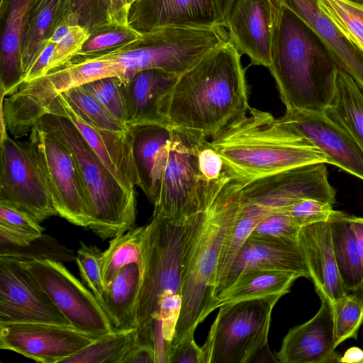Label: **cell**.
Wrapping results in <instances>:
<instances>
[{
	"label": "cell",
	"instance_id": "29",
	"mask_svg": "<svg viewBox=\"0 0 363 363\" xmlns=\"http://www.w3.org/2000/svg\"><path fill=\"white\" fill-rule=\"evenodd\" d=\"M326 112L353 137L363 152V91L339 68L334 97Z\"/></svg>",
	"mask_w": 363,
	"mask_h": 363
},
{
	"label": "cell",
	"instance_id": "57",
	"mask_svg": "<svg viewBox=\"0 0 363 363\" xmlns=\"http://www.w3.org/2000/svg\"><path fill=\"white\" fill-rule=\"evenodd\" d=\"M347 1L363 4V0H347Z\"/></svg>",
	"mask_w": 363,
	"mask_h": 363
},
{
	"label": "cell",
	"instance_id": "7",
	"mask_svg": "<svg viewBox=\"0 0 363 363\" xmlns=\"http://www.w3.org/2000/svg\"><path fill=\"white\" fill-rule=\"evenodd\" d=\"M202 136L172 128L167 164L153 213L181 220L203 212L231 180L227 177L209 182L203 177L198 164V144Z\"/></svg>",
	"mask_w": 363,
	"mask_h": 363
},
{
	"label": "cell",
	"instance_id": "21",
	"mask_svg": "<svg viewBox=\"0 0 363 363\" xmlns=\"http://www.w3.org/2000/svg\"><path fill=\"white\" fill-rule=\"evenodd\" d=\"M178 77L160 69H147L138 72L123 82L126 125H169L162 115V106Z\"/></svg>",
	"mask_w": 363,
	"mask_h": 363
},
{
	"label": "cell",
	"instance_id": "30",
	"mask_svg": "<svg viewBox=\"0 0 363 363\" xmlns=\"http://www.w3.org/2000/svg\"><path fill=\"white\" fill-rule=\"evenodd\" d=\"M60 0H36L28 16L22 40L24 77L56 28Z\"/></svg>",
	"mask_w": 363,
	"mask_h": 363
},
{
	"label": "cell",
	"instance_id": "16",
	"mask_svg": "<svg viewBox=\"0 0 363 363\" xmlns=\"http://www.w3.org/2000/svg\"><path fill=\"white\" fill-rule=\"evenodd\" d=\"M281 3L277 0H234L223 26L230 41L252 65L269 67L274 27Z\"/></svg>",
	"mask_w": 363,
	"mask_h": 363
},
{
	"label": "cell",
	"instance_id": "52",
	"mask_svg": "<svg viewBox=\"0 0 363 363\" xmlns=\"http://www.w3.org/2000/svg\"><path fill=\"white\" fill-rule=\"evenodd\" d=\"M352 221L363 265V218L352 216Z\"/></svg>",
	"mask_w": 363,
	"mask_h": 363
},
{
	"label": "cell",
	"instance_id": "53",
	"mask_svg": "<svg viewBox=\"0 0 363 363\" xmlns=\"http://www.w3.org/2000/svg\"><path fill=\"white\" fill-rule=\"evenodd\" d=\"M340 362L363 363V350L357 347L349 348L341 357Z\"/></svg>",
	"mask_w": 363,
	"mask_h": 363
},
{
	"label": "cell",
	"instance_id": "43",
	"mask_svg": "<svg viewBox=\"0 0 363 363\" xmlns=\"http://www.w3.org/2000/svg\"><path fill=\"white\" fill-rule=\"evenodd\" d=\"M282 211L291 216L302 227L328 220L334 210L333 204L329 202L306 199L287 207Z\"/></svg>",
	"mask_w": 363,
	"mask_h": 363
},
{
	"label": "cell",
	"instance_id": "35",
	"mask_svg": "<svg viewBox=\"0 0 363 363\" xmlns=\"http://www.w3.org/2000/svg\"><path fill=\"white\" fill-rule=\"evenodd\" d=\"M321 11L363 56V4L347 0H316Z\"/></svg>",
	"mask_w": 363,
	"mask_h": 363
},
{
	"label": "cell",
	"instance_id": "12",
	"mask_svg": "<svg viewBox=\"0 0 363 363\" xmlns=\"http://www.w3.org/2000/svg\"><path fill=\"white\" fill-rule=\"evenodd\" d=\"M306 199L334 204L335 190L328 181L325 162H316L256 179L241 185L240 201L268 213L282 211Z\"/></svg>",
	"mask_w": 363,
	"mask_h": 363
},
{
	"label": "cell",
	"instance_id": "49",
	"mask_svg": "<svg viewBox=\"0 0 363 363\" xmlns=\"http://www.w3.org/2000/svg\"><path fill=\"white\" fill-rule=\"evenodd\" d=\"M123 363H155V351L153 345L138 338L124 358Z\"/></svg>",
	"mask_w": 363,
	"mask_h": 363
},
{
	"label": "cell",
	"instance_id": "2",
	"mask_svg": "<svg viewBox=\"0 0 363 363\" xmlns=\"http://www.w3.org/2000/svg\"><path fill=\"white\" fill-rule=\"evenodd\" d=\"M211 143L230 179L242 184L300 166L330 164L281 118L250 106Z\"/></svg>",
	"mask_w": 363,
	"mask_h": 363
},
{
	"label": "cell",
	"instance_id": "45",
	"mask_svg": "<svg viewBox=\"0 0 363 363\" xmlns=\"http://www.w3.org/2000/svg\"><path fill=\"white\" fill-rule=\"evenodd\" d=\"M207 139L202 136L198 144V164L201 174L209 182H217L229 177L221 157Z\"/></svg>",
	"mask_w": 363,
	"mask_h": 363
},
{
	"label": "cell",
	"instance_id": "31",
	"mask_svg": "<svg viewBox=\"0 0 363 363\" xmlns=\"http://www.w3.org/2000/svg\"><path fill=\"white\" fill-rule=\"evenodd\" d=\"M268 214L258 206L239 201L238 211L224 239L220 255L216 274V296L240 248L257 223Z\"/></svg>",
	"mask_w": 363,
	"mask_h": 363
},
{
	"label": "cell",
	"instance_id": "48",
	"mask_svg": "<svg viewBox=\"0 0 363 363\" xmlns=\"http://www.w3.org/2000/svg\"><path fill=\"white\" fill-rule=\"evenodd\" d=\"M168 363H203V352L194 337L170 348Z\"/></svg>",
	"mask_w": 363,
	"mask_h": 363
},
{
	"label": "cell",
	"instance_id": "4",
	"mask_svg": "<svg viewBox=\"0 0 363 363\" xmlns=\"http://www.w3.org/2000/svg\"><path fill=\"white\" fill-rule=\"evenodd\" d=\"M241 183L230 180L198 227L189 247L181 286L182 308L170 348L194 337L197 326L213 312L216 274L224 239L239 206Z\"/></svg>",
	"mask_w": 363,
	"mask_h": 363
},
{
	"label": "cell",
	"instance_id": "32",
	"mask_svg": "<svg viewBox=\"0 0 363 363\" xmlns=\"http://www.w3.org/2000/svg\"><path fill=\"white\" fill-rule=\"evenodd\" d=\"M145 225L133 228L110 241L101 256V266L104 287L106 288L123 267L136 263L143 269V242Z\"/></svg>",
	"mask_w": 363,
	"mask_h": 363
},
{
	"label": "cell",
	"instance_id": "51",
	"mask_svg": "<svg viewBox=\"0 0 363 363\" xmlns=\"http://www.w3.org/2000/svg\"><path fill=\"white\" fill-rule=\"evenodd\" d=\"M107 6L110 22L128 24V17L130 6L129 0H107Z\"/></svg>",
	"mask_w": 363,
	"mask_h": 363
},
{
	"label": "cell",
	"instance_id": "58",
	"mask_svg": "<svg viewBox=\"0 0 363 363\" xmlns=\"http://www.w3.org/2000/svg\"><path fill=\"white\" fill-rule=\"evenodd\" d=\"M130 1V5L131 4L135 1V0H129Z\"/></svg>",
	"mask_w": 363,
	"mask_h": 363
},
{
	"label": "cell",
	"instance_id": "54",
	"mask_svg": "<svg viewBox=\"0 0 363 363\" xmlns=\"http://www.w3.org/2000/svg\"><path fill=\"white\" fill-rule=\"evenodd\" d=\"M279 362L277 357H274L268 345L259 350L257 354L254 356L251 362Z\"/></svg>",
	"mask_w": 363,
	"mask_h": 363
},
{
	"label": "cell",
	"instance_id": "8",
	"mask_svg": "<svg viewBox=\"0 0 363 363\" xmlns=\"http://www.w3.org/2000/svg\"><path fill=\"white\" fill-rule=\"evenodd\" d=\"M273 295L222 305L201 347L203 363H250L268 345Z\"/></svg>",
	"mask_w": 363,
	"mask_h": 363
},
{
	"label": "cell",
	"instance_id": "26",
	"mask_svg": "<svg viewBox=\"0 0 363 363\" xmlns=\"http://www.w3.org/2000/svg\"><path fill=\"white\" fill-rule=\"evenodd\" d=\"M328 222L335 262L345 294L363 299V265L352 216L334 210Z\"/></svg>",
	"mask_w": 363,
	"mask_h": 363
},
{
	"label": "cell",
	"instance_id": "6",
	"mask_svg": "<svg viewBox=\"0 0 363 363\" xmlns=\"http://www.w3.org/2000/svg\"><path fill=\"white\" fill-rule=\"evenodd\" d=\"M205 211L181 220L153 213L145 225L143 242V269L137 308L140 333L160 313L162 297L181 294L187 254Z\"/></svg>",
	"mask_w": 363,
	"mask_h": 363
},
{
	"label": "cell",
	"instance_id": "20",
	"mask_svg": "<svg viewBox=\"0 0 363 363\" xmlns=\"http://www.w3.org/2000/svg\"><path fill=\"white\" fill-rule=\"evenodd\" d=\"M128 22L141 33L169 26L220 25L216 0H135Z\"/></svg>",
	"mask_w": 363,
	"mask_h": 363
},
{
	"label": "cell",
	"instance_id": "37",
	"mask_svg": "<svg viewBox=\"0 0 363 363\" xmlns=\"http://www.w3.org/2000/svg\"><path fill=\"white\" fill-rule=\"evenodd\" d=\"M107 0H60L56 28L79 26L90 32L108 23Z\"/></svg>",
	"mask_w": 363,
	"mask_h": 363
},
{
	"label": "cell",
	"instance_id": "19",
	"mask_svg": "<svg viewBox=\"0 0 363 363\" xmlns=\"http://www.w3.org/2000/svg\"><path fill=\"white\" fill-rule=\"evenodd\" d=\"M252 269L281 270L311 279L297 240L250 236L235 257L218 295L242 274Z\"/></svg>",
	"mask_w": 363,
	"mask_h": 363
},
{
	"label": "cell",
	"instance_id": "36",
	"mask_svg": "<svg viewBox=\"0 0 363 363\" xmlns=\"http://www.w3.org/2000/svg\"><path fill=\"white\" fill-rule=\"evenodd\" d=\"M73 111L94 126L113 132H125L129 127L112 116L83 85L60 94Z\"/></svg>",
	"mask_w": 363,
	"mask_h": 363
},
{
	"label": "cell",
	"instance_id": "55",
	"mask_svg": "<svg viewBox=\"0 0 363 363\" xmlns=\"http://www.w3.org/2000/svg\"><path fill=\"white\" fill-rule=\"evenodd\" d=\"M220 18V24L223 26L225 17L234 0H216ZM224 27V26H223Z\"/></svg>",
	"mask_w": 363,
	"mask_h": 363
},
{
	"label": "cell",
	"instance_id": "33",
	"mask_svg": "<svg viewBox=\"0 0 363 363\" xmlns=\"http://www.w3.org/2000/svg\"><path fill=\"white\" fill-rule=\"evenodd\" d=\"M138 338V328L117 330L96 339L60 363H123Z\"/></svg>",
	"mask_w": 363,
	"mask_h": 363
},
{
	"label": "cell",
	"instance_id": "47",
	"mask_svg": "<svg viewBox=\"0 0 363 363\" xmlns=\"http://www.w3.org/2000/svg\"><path fill=\"white\" fill-rule=\"evenodd\" d=\"M182 308V296L179 294L164 296L160 305L159 319L162 335L170 346Z\"/></svg>",
	"mask_w": 363,
	"mask_h": 363
},
{
	"label": "cell",
	"instance_id": "17",
	"mask_svg": "<svg viewBox=\"0 0 363 363\" xmlns=\"http://www.w3.org/2000/svg\"><path fill=\"white\" fill-rule=\"evenodd\" d=\"M48 113L70 119L108 169L130 190H135L139 179L133 156L130 127L125 132L99 129L77 115L60 94Z\"/></svg>",
	"mask_w": 363,
	"mask_h": 363
},
{
	"label": "cell",
	"instance_id": "23",
	"mask_svg": "<svg viewBox=\"0 0 363 363\" xmlns=\"http://www.w3.org/2000/svg\"><path fill=\"white\" fill-rule=\"evenodd\" d=\"M133 156L139 179L138 186L148 200L157 201L162 174L167 164L172 128L147 123L130 126Z\"/></svg>",
	"mask_w": 363,
	"mask_h": 363
},
{
	"label": "cell",
	"instance_id": "5",
	"mask_svg": "<svg viewBox=\"0 0 363 363\" xmlns=\"http://www.w3.org/2000/svg\"><path fill=\"white\" fill-rule=\"evenodd\" d=\"M36 123L57 136L73 155L86 198L88 228L104 240L133 228L136 218L135 190L126 188L108 169L72 121L48 113Z\"/></svg>",
	"mask_w": 363,
	"mask_h": 363
},
{
	"label": "cell",
	"instance_id": "15",
	"mask_svg": "<svg viewBox=\"0 0 363 363\" xmlns=\"http://www.w3.org/2000/svg\"><path fill=\"white\" fill-rule=\"evenodd\" d=\"M281 119L334 164L363 180V152L353 137L325 111L286 108Z\"/></svg>",
	"mask_w": 363,
	"mask_h": 363
},
{
	"label": "cell",
	"instance_id": "10",
	"mask_svg": "<svg viewBox=\"0 0 363 363\" xmlns=\"http://www.w3.org/2000/svg\"><path fill=\"white\" fill-rule=\"evenodd\" d=\"M21 262L71 326L83 333L96 337L117 330L94 294L86 289L61 262L48 259Z\"/></svg>",
	"mask_w": 363,
	"mask_h": 363
},
{
	"label": "cell",
	"instance_id": "39",
	"mask_svg": "<svg viewBox=\"0 0 363 363\" xmlns=\"http://www.w3.org/2000/svg\"><path fill=\"white\" fill-rule=\"evenodd\" d=\"M334 313L335 346L349 338H357L363 324V299L345 294L333 303Z\"/></svg>",
	"mask_w": 363,
	"mask_h": 363
},
{
	"label": "cell",
	"instance_id": "56",
	"mask_svg": "<svg viewBox=\"0 0 363 363\" xmlns=\"http://www.w3.org/2000/svg\"><path fill=\"white\" fill-rule=\"evenodd\" d=\"M70 27L71 26L68 25L58 26L53 30L48 40L57 44L68 33Z\"/></svg>",
	"mask_w": 363,
	"mask_h": 363
},
{
	"label": "cell",
	"instance_id": "34",
	"mask_svg": "<svg viewBox=\"0 0 363 363\" xmlns=\"http://www.w3.org/2000/svg\"><path fill=\"white\" fill-rule=\"evenodd\" d=\"M129 24L108 22L89 32L81 49L67 62L77 63L111 52L140 38Z\"/></svg>",
	"mask_w": 363,
	"mask_h": 363
},
{
	"label": "cell",
	"instance_id": "40",
	"mask_svg": "<svg viewBox=\"0 0 363 363\" xmlns=\"http://www.w3.org/2000/svg\"><path fill=\"white\" fill-rule=\"evenodd\" d=\"M123 83L120 77L113 76L89 82L83 84V86L112 116L126 125Z\"/></svg>",
	"mask_w": 363,
	"mask_h": 363
},
{
	"label": "cell",
	"instance_id": "13",
	"mask_svg": "<svg viewBox=\"0 0 363 363\" xmlns=\"http://www.w3.org/2000/svg\"><path fill=\"white\" fill-rule=\"evenodd\" d=\"M70 325L21 261L0 257V323Z\"/></svg>",
	"mask_w": 363,
	"mask_h": 363
},
{
	"label": "cell",
	"instance_id": "11",
	"mask_svg": "<svg viewBox=\"0 0 363 363\" xmlns=\"http://www.w3.org/2000/svg\"><path fill=\"white\" fill-rule=\"evenodd\" d=\"M48 181L58 215L81 227H89L86 198L72 153L50 130L35 123L28 140Z\"/></svg>",
	"mask_w": 363,
	"mask_h": 363
},
{
	"label": "cell",
	"instance_id": "50",
	"mask_svg": "<svg viewBox=\"0 0 363 363\" xmlns=\"http://www.w3.org/2000/svg\"><path fill=\"white\" fill-rule=\"evenodd\" d=\"M55 45V43L48 40L43 50L40 52L26 72L23 82L34 79L47 72V68Z\"/></svg>",
	"mask_w": 363,
	"mask_h": 363
},
{
	"label": "cell",
	"instance_id": "24",
	"mask_svg": "<svg viewBox=\"0 0 363 363\" xmlns=\"http://www.w3.org/2000/svg\"><path fill=\"white\" fill-rule=\"evenodd\" d=\"M36 0H1V93H13L23 83L21 45L25 26Z\"/></svg>",
	"mask_w": 363,
	"mask_h": 363
},
{
	"label": "cell",
	"instance_id": "41",
	"mask_svg": "<svg viewBox=\"0 0 363 363\" xmlns=\"http://www.w3.org/2000/svg\"><path fill=\"white\" fill-rule=\"evenodd\" d=\"M103 252L94 245L81 242L76 259L81 277L97 301L101 298L105 287L102 279L101 260Z\"/></svg>",
	"mask_w": 363,
	"mask_h": 363
},
{
	"label": "cell",
	"instance_id": "44",
	"mask_svg": "<svg viewBox=\"0 0 363 363\" xmlns=\"http://www.w3.org/2000/svg\"><path fill=\"white\" fill-rule=\"evenodd\" d=\"M89 35V32L86 28L71 26L68 33L55 45L47 72L66 64L81 49Z\"/></svg>",
	"mask_w": 363,
	"mask_h": 363
},
{
	"label": "cell",
	"instance_id": "18",
	"mask_svg": "<svg viewBox=\"0 0 363 363\" xmlns=\"http://www.w3.org/2000/svg\"><path fill=\"white\" fill-rule=\"evenodd\" d=\"M321 306L308 321L289 330L276 357L281 363L340 362L335 352L333 304L320 298Z\"/></svg>",
	"mask_w": 363,
	"mask_h": 363
},
{
	"label": "cell",
	"instance_id": "1",
	"mask_svg": "<svg viewBox=\"0 0 363 363\" xmlns=\"http://www.w3.org/2000/svg\"><path fill=\"white\" fill-rule=\"evenodd\" d=\"M241 55L229 41L179 75L162 106L167 123L213 139L246 113L249 86Z\"/></svg>",
	"mask_w": 363,
	"mask_h": 363
},
{
	"label": "cell",
	"instance_id": "38",
	"mask_svg": "<svg viewBox=\"0 0 363 363\" xmlns=\"http://www.w3.org/2000/svg\"><path fill=\"white\" fill-rule=\"evenodd\" d=\"M0 257L14 258L21 261L52 259L58 262H72L74 252L47 235L37 236L23 246L0 245Z\"/></svg>",
	"mask_w": 363,
	"mask_h": 363
},
{
	"label": "cell",
	"instance_id": "28",
	"mask_svg": "<svg viewBox=\"0 0 363 363\" xmlns=\"http://www.w3.org/2000/svg\"><path fill=\"white\" fill-rule=\"evenodd\" d=\"M297 274L273 269H252L242 274L225 291L216 296L214 309L222 305L289 292Z\"/></svg>",
	"mask_w": 363,
	"mask_h": 363
},
{
	"label": "cell",
	"instance_id": "46",
	"mask_svg": "<svg viewBox=\"0 0 363 363\" xmlns=\"http://www.w3.org/2000/svg\"><path fill=\"white\" fill-rule=\"evenodd\" d=\"M0 226L33 236H40L44 231L39 223L26 213L2 202H0Z\"/></svg>",
	"mask_w": 363,
	"mask_h": 363
},
{
	"label": "cell",
	"instance_id": "14",
	"mask_svg": "<svg viewBox=\"0 0 363 363\" xmlns=\"http://www.w3.org/2000/svg\"><path fill=\"white\" fill-rule=\"evenodd\" d=\"M99 337L67 325L0 323V348L19 353L38 362L60 363Z\"/></svg>",
	"mask_w": 363,
	"mask_h": 363
},
{
	"label": "cell",
	"instance_id": "27",
	"mask_svg": "<svg viewBox=\"0 0 363 363\" xmlns=\"http://www.w3.org/2000/svg\"><path fill=\"white\" fill-rule=\"evenodd\" d=\"M141 272L136 263L121 268L105 288L100 305L116 330L138 328Z\"/></svg>",
	"mask_w": 363,
	"mask_h": 363
},
{
	"label": "cell",
	"instance_id": "22",
	"mask_svg": "<svg viewBox=\"0 0 363 363\" xmlns=\"http://www.w3.org/2000/svg\"><path fill=\"white\" fill-rule=\"evenodd\" d=\"M297 242L320 298H325L333 304L344 296L328 220L302 226Z\"/></svg>",
	"mask_w": 363,
	"mask_h": 363
},
{
	"label": "cell",
	"instance_id": "3",
	"mask_svg": "<svg viewBox=\"0 0 363 363\" xmlns=\"http://www.w3.org/2000/svg\"><path fill=\"white\" fill-rule=\"evenodd\" d=\"M268 68L286 108L325 111L330 106L338 67L313 32L282 4Z\"/></svg>",
	"mask_w": 363,
	"mask_h": 363
},
{
	"label": "cell",
	"instance_id": "25",
	"mask_svg": "<svg viewBox=\"0 0 363 363\" xmlns=\"http://www.w3.org/2000/svg\"><path fill=\"white\" fill-rule=\"evenodd\" d=\"M313 32L337 67L349 74L363 91V56L340 34L319 9L316 0H277Z\"/></svg>",
	"mask_w": 363,
	"mask_h": 363
},
{
	"label": "cell",
	"instance_id": "9",
	"mask_svg": "<svg viewBox=\"0 0 363 363\" xmlns=\"http://www.w3.org/2000/svg\"><path fill=\"white\" fill-rule=\"evenodd\" d=\"M1 130L0 202L11 205L40 223L58 215L45 175L29 142Z\"/></svg>",
	"mask_w": 363,
	"mask_h": 363
},
{
	"label": "cell",
	"instance_id": "42",
	"mask_svg": "<svg viewBox=\"0 0 363 363\" xmlns=\"http://www.w3.org/2000/svg\"><path fill=\"white\" fill-rule=\"evenodd\" d=\"M301 226L289 214L274 211L264 217L250 236L297 240Z\"/></svg>",
	"mask_w": 363,
	"mask_h": 363
}]
</instances>
